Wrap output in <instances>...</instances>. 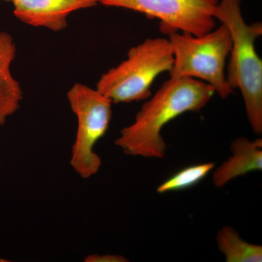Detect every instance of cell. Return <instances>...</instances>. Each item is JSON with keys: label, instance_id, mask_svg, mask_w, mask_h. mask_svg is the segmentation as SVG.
<instances>
[{"label": "cell", "instance_id": "cell-1", "mask_svg": "<svg viewBox=\"0 0 262 262\" xmlns=\"http://www.w3.org/2000/svg\"><path fill=\"white\" fill-rule=\"evenodd\" d=\"M214 94L213 88L203 81L170 77L146 99L134 121L120 130L115 145L130 156L163 158L167 149L163 127L183 114L201 111Z\"/></svg>", "mask_w": 262, "mask_h": 262}, {"label": "cell", "instance_id": "cell-2", "mask_svg": "<svg viewBox=\"0 0 262 262\" xmlns=\"http://www.w3.org/2000/svg\"><path fill=\"white\" fill-rule=\"evenodd\" d=\"M241 3L242 0H220L213 15L227 27L232 39L227 82L233 91H241L250 125L255 134L261 135L262 60L255 43L262 35V24H248L242 14Z\"/></svg>", "mask_w": 262, "mask_h": 262}, {"label": "cell", "instance_id": "cell-3", "mask_svg": "<svg viewBox=\"0 0 262 262\" xmlns=\"http://www.w3.org/2000/svg\"><path fill=\"white\" fill-rule=\"evenodd\" d=\"M173 53L168 38H148L131 48L126 59L103 73L96 89L113 103L144 101L157 77L170 72Z\"/></svg>", "mask_w": 262, "mask_h": 262}, {"label": "cell", "instance_id": "cell-4", "mask_svg": "<svg viewBox=\"0 0 262 262\" xmlns=\"http://www.w3.org/2000/svg\"><path fill=\"white\" fill-rule=\"evenodd\" d=\"M173 53L170 77L203 81L225 99L233 94L226 76V62L232 47L229 29L224 24L201 36L180 32L167 34Z\"/></svg>", "mask_w": 262, "mask_h": 262}, {"label": "cell", "instance_id": "cell-5", "mask_svg": "<svg viewBox=\"0 0 262 262\" xmlns=\"http://www.w3.org/2000/svg\"><path fill=\"white\" fill-rule=\"evenodd\" d=\"M67 99L77 120L70 165L81 178L90 179L98 173L102 164L94 149L107 132L113 103L97 89L81 83L71 88Z\"/></svg>", "mask_w": 262, "mask_h": 262}, {"label": "cell", "instance_id": "cell-6", "mask_svg": "<svg viewBox=\"0 0 262 262\" xmlns=\"http://www.w3.org/2000/svg\"><path fill=\"white\" fill-rule=\"evenodd\" d=\"M107 7L139 12L160 21L162 32L201 36L215 28L213 12L220 0H98Z\"/></svg>", "mask_w": 262, "mask_h": 262}, {"label": "cell", "instance_id": "cell-7", "mask_svg": "<svg viewBox=\"0 0 262 262\" xmlns=\"http://www.w3.org/2000/svg\"><path fill=\"white\" fill-rule=\"evenodd\" d=\"M12 3L19 20L55 32L67 28L71 13L98 4V0H12Z\"/></svg>", "mask_w": 262, "mask_h": 262}, {"label": "cell", "instance_id": "cell-8", "mask_svg": "<svg viewBox=\"0 0 262 262\" xmlns=\"http://www.w3.org/2000/svg\"><path fill=\"white\" fill-rule=\"evenodd\" d=\"M232 155L224 161L213 173L215 187H225L234 179L262 170V139L250 140L244 136L236 138L231 143Z\"/></svg>", "mask_w": 262, "mask_h": 262}, {"label": "cell", "instance_id": "cell-9", "mask_svg": "<svg viewBox=\"0 0 262 262\" xmlns=\"http://www.w3.org/2000/svg\"><path fill=\"white\" fill-rule=\"evenodd\" d=\"M16 51L13 36L0 32V127L18 111L23 100L21 86L11 72Z\"/></svg>", "mask_w": 262, "mask_h": 262}, {"label": "cell", "instance_id": "cell-10", "mask_svg": "<svg viewBox=\"0 0 262 262\" xmlns=\"http://www.w3.org/2000/svg\"><path fill=\"white\" fill-rule=\"evenodd\" d=\"M216 243L226 261H262V246L244 241L233 227H222L216 234Z\"/></svg>", "mask_w": 262, "mask_h": 262}, {"label": "cell", "instance_id": "cell-11", "mask_svg": "<svg viewBox=\"0 0 262 262\" xmlns=\"http://www.w3.org/2000/svg\"><path fill=\"white\" fill-rule=\"evenodd\" d=\"M213 163L190 165L179 170L177 173L162 183L157 191L160 194L188 189L201 182L214 168Z\"/></svg>", "mask_w": 262, "mask_h": 262}, {"label": "cell", "instance_id": "cell-12", "mask_svg": "<svg viewBox=\"0 0 262 262\" xmlns=\"http://www.w3.org/2000/svg\"><path fill=\"white\" fill-rule=\"evenodd\" d=\"M85 262H125L128 260L124 256L115 254H91L84 258Z\"/></svg>", "mask_w": 262, "mask_h": 262}, {"label": "cell", "instance_id": "cell-13", "mask_svg": "<svg viewBox=\"0 0 262 262\" xmlns=\"http://www.w3.org/2000/svg\"><path fill=\"white\" fill-rule=\"evenodd\" d=\"M5 1H9V2H12V0H5Z\"/></svg>", "mask_w": 262, "mask_h": 262}]
</instances>
